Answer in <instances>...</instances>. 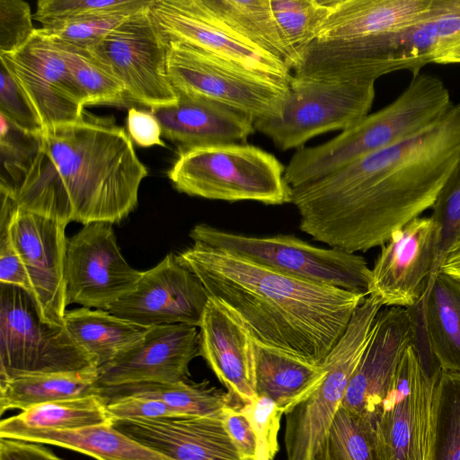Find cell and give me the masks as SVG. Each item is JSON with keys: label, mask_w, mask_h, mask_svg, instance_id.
<instances>
[{"label": "cell", "mask_w": 460, "mask_h": 460, "mask_svg": "<svg viewBox=\"0 0 460 460\" xmlns=\"http://www.w3.org/2000/svg\"><path fill=\"white\" fill-rule=\"evenodd\" d=\"M460 162V103L413 136L291 190L300 229L356 253L383 246L433 207Z\"/></svg>", "instance_id": "1"}, {"label": "cell", "mask_w": 460, "mask_h": 460, "mask_svg": "<svg viewBox=\"0 0 460 460\" xmlns=\"http://www.w3.org/2000/svg\"><path fill=\"white\" fill-rule=\"evenodd\" d=\"M175 257L254 341L317 367L324 365L367 297L296 279L199 243Z\"/></svg>", "instance_id": "2"}, {"label": "cell", "mask_w": 460, "mask_h": 460, "mask_svg": "<svg viewBox=\"0 0 460 460\" xmlns=\"http://www.w3.org/2000/svg\"><path fill=\"white\" fill-rule=\"evenodd\" d=\"M147 174L127 130L113 117L84 111L77 121L43 128L22 181L4 193L18 207L66 225H112L136 208Z\"/></svg>", "instance_id": "3"}, {"label": "cell", "mask_w": 460, "mask_h": 460, "mask_svg": "<svg viewBox=\"0 0 460 460\" xmlns=\"http://www.w3.org/2000/svg\"><path fill=\"white\" fill-rule=\"evenodd\" d=\"M453 103L439 78L421 73L413 75L388 105L323 144L297 149L285 166L284 179L293 190L328 176L421 131L439 119Z\"/></svg>", "instance_id": "4"}, {"label": "cell", "mask_w": 460, "mask_h": 460, "mask_svg": "<svg viewBox=\"0 0 460 460\" xmlns=\"http://www.w3.org/2000/svg\"><path fill=\"white\" fill-rule=\"evenodd\" d=\"M285 165L271 153L242 143L178 150L167 177L179 192L225 201L290 203Z\"/></svg>", "instance_id": "5"}, {"label": "cell", "mask_w": 460, "mask_h": 460, "mask_svg": "<svg viewBox=\"0 0 460 460\" xmlns=\"http://www.w3.org/2000/svg\"><path fill=\"white\" fill-rule=\"evenodd\" d=\"M193 243L220 250L303 280L367 296L371 270L356 253L320 248L294 235L257 237L224 231L207 224L190 232Z\"/></svg>", "instance_id": "6"}, {"label": "cell", "mask_w": 460, "mask_h": 460, "mask_svg": "<svg viewBox=\"0 0 460 460\" xmlns=\"http://www.w3.org/2000/svg\"><path fill=\"white\" fill-rule=\"evenodd\" d=\"M375 82H330L292 76L275 109L254 120L255 131L282 151L299 149L310 139L346 130L369 114Z\"/></svg>", "instance_id": "7"}, {"label": "cell", "mask_w": 460, "mask_h": 460, "mask_svg": "<svg viewBox=\"0 0 460 460\" xmlns=\"http://www.w3.org/2000/svg\"><path fill=\"white\" fill-rule=\"evenodd\" d=\"M98 368L65 326L44 321L23 288L0 283V381Z\"/></svg>", "instance_id": "8"}, {"label": "cell", "mask_w": 460, "mask_h": 460, "mask_svg": "<svg viewBox=\"0 0 460 460\" xmlns=\"http://www.w3.org/2000/svg\"><path fill=\"white\" fill-rule=\"evenodd\" d=\"M382 305L370 296L357 307L346 331L329 354L317 388L286 415L288 460H310L327 433L349 378L368 342Z\"/></svg>", "instance_id": "9"}, {"label": "cell", "mask_w": 460, "mask_h": 460, "mask_svg": "<svg viewBox=\"0 0 460 460\" xmlns=\"http://www.w3.org/2000/svg\"><path fill=\"white\" fill-rule=\"evenodd\" d=\"M168 43L167 73L177 95L208 99L256 120L272 112L289 85L191 45Z\"/></svg>", "instance_id": "10"}, {"label": "cell", "mask_w": 460, "mask_h": 460, "mask_svg": "<svg viewBox=\"0 0 460 460\" xmlns=\"http://www.w3.org/2000/svg\"><path fill=\"white\" fill-rule=\"evenodd\" d=\"M149 7L131 13L87 49L119 80L128 100L151 110L174 105L178 97L167 73L169 43Z\"/></svg>", "instance_id": "11"}, {"label": "cell", "mask_w": 460, "mask_h": 460, "mask_svg": "<svg viewBox=\"0 0 460 460\" xmlns=\"http://www.w3.org/2000/svg\"><path fill=\"white\" fill-rule=\"evenodd\" d=\"M439 376L425 370L414 343L406 348L376 427L381 460L430 459L433 396Z\"/></svg>", "instance_id": "12"}, {"label": "cell", "mask_w": 460, "mask_h": 460, "mask_svg": "<svg viewBox=\"0 0 460 460\" xmlns=\"http://www.w3.org/2000/svg\"><path fill=\"white\" fill-rule=\"evenodd\" d=\"M149 12L167 41L191 45L287 84L292 79L285 62L234 31L202 0H153Z\"/></svg>", "instance_id": "13"}, {"label": "cell", "mask_w": 460, "mask_h": 460, "mask_svg": "<svg viewBox=\"0 0 460 460\" xmlns=\"http://www.w3.org/2000/svg\"><path fill=\"white\" fill-rule=\"evenodd\" d=\"M143 271L122 256L111 224L94 222L67 238L65 279L66 304L108 310L131 292Z\"/></svg>", "instance_id": "14"}, {"label": "cell", "mask_w": 460, "mask_h": 460, "mask_svg": "<svg viewBox=\"0 0 460 460\" xmlns=\"http://www.w3.org/2000/svg\"><path fill=\"white\" fill-rule=\"evenodd\" d=\"M43 128L71 123L84 116V99L58 42L37 28L21 48L0 55Z\"/></svg>", "instance_id": "15"}, {"label": "cell", "mask_w": 460, "mask_h": 460, "mask_svg": "<svg viewBox=\"0 0 460 460\" xmlns=\"http://www.w3.org/2000/svg\"><path fill=\"white\" fill-rule=\"evenodd\" d=\"M439 228L431 217H416L382 246L371 270L367 296L382 306L411 308L438 275Z\"/></svg>", "instance_id": "16"}, {"label": "cell", "mask_w": 460, "mask_h": 460, "mask_svg": "<svg viewBox=\"0 0 460 460\" xmlns=\"http://www.w3.org/2000/svg\"><path fill=\"white\" fill-rule=\"evenodd\" d=\"M415 333L408 308L380 310L341 406L363 417L376 429L402 355L415 342Z\"/></svg>", "instance_id": "17"}, {"label": "cell", "mask_w": 460, "mask_h": 460, "mask_svg": "<svg viewBox=\"0 0 460 460\" xmlns=\"http://www.w3.org/2000/svg\"><path fill=\"white\" fill-rule=\"evenodd\" d=\"M208 295L199 279L169 253L142 272L135 288L108 312L134 324H187L199 327Z\"/></svg>", "instance_id": "18"}, {"label": "cell", "mask_w": 460, "mask_h": 460, "mask_svg": "<svg viewBox=\"0 0 460 460\" xmlns=\"http://www.w3.org/2000/svg\"><path fill=\"white\" fill-rule=\"evenodd\" d=\"M66 223L16 207L9 224L13 245L29 276L41 318L65 326Z\"/></svg>", "instance_id": "19"}, {"label": "cell", "mask_w": 460, "mask_h": 460, "mask_svg": "<svg viewBox=\"0 0 460 460\" xmlns=\"http://www.w3.org/2000/svg\"><path fill=\"white\" fill-rule=\"evenodd\" d=\"M199 356V332L187 324L147 328L136 343L98 367L99 386L130 383H176L190 377L189 365Z\"/></svg>", "instance_id": "20"}, {"label": "cell", "mask_w": 460, "mask_h": 460, "mask_svg": "<svg viewBox=\"0 0 460 460\" xmlns=\"http://www.w3.org/2000/svg\"><path fill=\"white\" fill-rule=\"evenodd\" d=\"M112 426L171 460H243L222 417L172 416L118 420Z\"/></svg>", "instance_id": "21"}, {"label": "cell", "mask_w": 460, "mask_h": 460, "mask_svg": "<svg viewBox=\"0 0 460 460\" xmlns=\"http://www.w3.org/2000/svg\"><path fill=\"white\" fill-rule=\"evenodd\" d=\"M202 356L227 389L233 407L255 397L252 339L243 324L219 302L209 297L199 325Z\"/></svg>", "instance_id": "22"}, {"label": "cell", "mask_w": 460, "mask_h": 460, "mask_svg": "<svg viewBox=\"0 0 460 460\" xmlns=\"http://www.w3.org/2000/svg\"><path fill=\"white\" fill-rule=\"evenodd\" d=\"M460 44V0H433L426 15L398 31L380 34L386 74L413 75Z\"/></svg>", "instance_id": "23"}, {"label": "cell", "mask_w": 460, "mask_h": 460, "mask_svg": "<svg viewBox=\"0 0 460 460\" xmlns=\"http://www.w3.org/2000/svg\"><path fill=\"white\" fill-rule=\"evenodd\" d=\"M174 105L151 109L163 137L178 150L245 141L255 132L254 120L213 101L177 95Z\"/></svg>", "instance_id": "24"}, {"label": "cell", "mask_w": 460, "mask_h": 460, "mask_svg": "<svg viewBox=\"0 0 460 460\" xmlns=\"http://www.w3.org/2000/svg\"><path fill=\"white\" fill-rule=\"evenodd\" d=\"M432 3L433 0H332L331 12L316 39H349L398 31L423 18Z\"/></svg>", "instance_id": "25"}, {"label": "cell", "mask_w": 460, "mask_h": 460, "mask_svg": "<svg viewBox=\"0 0 460 460\" xmlns=\"http://www.w3.org/2000/svg\"><path fill=\"white\" fill-rule=\"evenodd\" d=\"M0 438L64 447L96 460H171L129 438L111 423L57 430L25 427L7 418L0 422Z\"/></svg>", "instance_id": "26"}, {"label": "cell", "mask_w": 460, "mask_h": 460, "mask_svg": "<svg viewBox=\"0 0 460 460\" xmlns=\"http://www.w3.org/2000/svg\"><path fill=\"white\" fill-rule=\"evenodd\" d=\"M255 395L272 400L284 414L310 395L323 379L325 367H317L252 340Z\"/></svg>", "instance_id": "27"}, {"label": "cell", "mask_w": 460, "mask_h": 460, "mask_svg": "<svg viewBox=\"0 0 460 460\" xmlns=\"http://www.w3.org/2000/svg\"><path fill=\"white\" fill-rule=\"evenodd\" d=\"M421 299L431 355L441 371L460 375V283L439 271Z\"/></svg>", "instance_id": "28"}, {"label": "cell", "mask_w": 460, "mask_h": 460, "mask_svg": "<svg viewBox=\"0 0 460 460\" xmlns=\"http://www.w3.org/2000/svg\"><path fill=\"white\" fill-rule=\"evenodd\" d=\"M97 394L105 404L128 396L159 401L177 416L222 417L224 410L233 406L229 394L211 386L208 381L140 382L100 386Z\"/></svg>", "instance_id": "29"}, {"label": "cell", "mask_w": 460, "mask_h": 460, "mask_svg": "<svg viewBox=\"0 0 460 460\" xmlns=\"http://www.w3.org/2000/svg\"><path fill=\"white\" fill-rule=\"evenodd\" d=\"M98 368L27 375L0 381V413L22 411L45 402L97 394Z\"/></svg>", "instance_id": "30"}, {"label": "cell", "mask_w": 460, "mask_h": 460, "mask_svg": "<svg viewBox=\"0 0 460 460\" xmlns=\"http://www.w3.org/2000/svg\"><path fill=\"white\" fill-rule=\"evenodd\" d=\"M64 323L75 341L93 358L97 367L138 341L147 330L106 310L88 307L66 311Z\"/></svg>", "instance_id": "31"}, {"label": "cell", "mask_w": 460, "mask_h": 460, "mask_svg": "<svg viewBox=\"0 0 460 460\" xmlns=\"http://www.w3.org/2000/svg\"><path fill=\"white\" fill-rule=\"evenodd\" d=\"M222 22L246 40L282 60L291 70L296 57L275 21L270 0H202Z\"/></svg>", "instance_id": "32"}, {"label": "cell", "mask_w": 460, "mask_h": 460, "mask_svg": "<svg viewBox=\"0 0 460 460\" xmlns=\"http://www.w3.org/2000/svg\"><path fill=\"white\" fill-rule=\"evenodd\" d=\"M310 460H381L375 427L340 406Z\"/></svg>", "instance_id": "33"}, {"label": "cell", "mask_w": 460, "mask_h": 460, "mask_svg": "<svg viewBox=\"0 0 460 460\" xmlns=\"http://www.w3.org/2000/svg\"><path fill=\"white\" fill-rule=\"evenodd\" d=\"M8 419L29 428L57 430L111 423L106 404L98 394L41 403Z\"/></svg>", "instance_id": "34"}, {"label": "cell", "mask_w": 460, "mask_h": 460, "mask_svg": "<svg viewBox=\"0 0 460 460\" xmlns=\"http://www.w3.org/2000/svg\"><path fill=\"white\" fill-rule=\"evenodd\" d=\"M55 40L82 93L84 106L126 104L128 99L122 84L89 49Z\"/></svg>", "instance_id": "35"}, {"label": "cell", "mask_w": 460, "mask_h": 460, "mask_svg": "<svg viewBox=\"0 0 460 460\" xmlns=\"http://www.w3.org/2000/svg\"><path fill=\"white\" fill-rule=\"evenodd\" d=\"M429 460H460V375L441 371L436 384Z\"/></svg>", "instance_id": "36"}, {"label": "cell", "mask_w": 460, "mask_h": 460, "mask_svg": "<svg viewBox=\"0 0 460 460\" xmlns=\"http://www.w3.org/2000/svg\"><path fill=\"white\" fill-rule=\"evenodd\" d=\"M332 4V0H270L279 30L296 58L317 38Z\"/></svg>", "instance_id": "37"}, {"label": "cell", "mask_w": 460, "mask_h": 460, "mask_svg": "<svg viewBox=\"0 0 460 460\" xmlns=\"http://www.w3.org/2000/svg\"><path fill=\"white\" fill-rule=\"evenodd\" d=\"M0 191L12 193L22 181L39 147V134L27 133L0 114Z\"/></svg>", "instance_id": "38"}, {"label": "cell", "mask_w": 460, "mask_h": 460, "mask_svg": "<svg viewBox=\"0 0 460 460\" xmlns=\"http://www.w3.org/2000/svg\"><path fill=\"white\" fill-rule=\"evenodd\" d=\"M153 0H40L33 18L50 26L93 15L134 13L151 5Z\"/></svg>", "instance_id": "39"}, {"label": "cell", "mask_w": 460, "mask_h": 460, "mask_svg": "<svg viewBox=\"0 0 460 460\" xmlns=\"http://www.w3.org/2000/svg\"><path fill=\"white\" fill-rule=\"evenodd\" d=\"M131 13H133L93 15L59 24L40 26L39 29L58 41L90 48L102 40Z\"/></svg>", "instance_id": "40"}, {"label": "cell", "mask_w": 460, "mask_h": 460, "mask_svg": "<svg viewBox=\"0 0 460 460\" xmlns=\"http://www.w3.org/2000/svg\"><path fill=\"white\" fill-rule=\"evenodd\" d=\"M432 208V219L439 228L437 266L460 233V162L441 190Z\"/></svg>", "instance_id": "41"}, {"label": "cell", "mask_w": 460, "mask_h": 460, "mask_svg": "<svg viewBox=\"0 0 460 460\" xmlns=\"http://www.w3.org/2000/svg\"><path fill=\"white\" fill-rule=\"evenodd\" d=\"M250 420L257 441L256 460H273L279 451L278 433L282 411L268 397L256 396L238 408Z\"/></svg>", "instance_id": "42"}, {"label": "cell", "mask_w": 460, "mask_h": 460, "mask_svg": "<svg viewBox=\"0 0 460 460\" xmlns=\"http://www.w3.org/2000/svg\"><path fill=\"white\" fill-rule=\"evenodd\" d=\"M0 194V283L20 287L31 296L29 276L9 234V224L17 205L6 193Z\"/></svg>", "instance_id": "43"}, {"label": "cell", "mask_w": 460, "mask_h": 460, "mask_svg": "<svg viewBox=\"0 0 460 460\" xmlns=\"http://www.w3.org/2000/svg\"><path fill=\"white\" fill-rule=\"evenodd\" d=\"M31 7L22 0H0V55L15 51L35 33Z\"/></svg>", "instance_id": "44"}, {"label": "cell", "mask_w": 460, "mask_h": 460, "mask_svg": "<svg viewBox=\"0 0 460 460\" xmlns=\"http://www.w3.org/2000/svg\"><path fill=\"white\" fill-rule=\"evenodd\" d=\"M0 82V114L23 131L40 134L43 127L39 117L2 64Z\"/></svg>", "instance_id": "45"}, {"label": "cell", "mask_w": 460, "mask_h": 460, "mask_svg": "<svg viewBox=\"0 0 460 460\" xmlns=\"http://www.w3.org/2000/svg\"><path fill=\"white\" fill-rule=\"evenodd\" d=\"M106 409L111 421L177 416L162 402L133 396L111 402L106 404Z\"/></svg>", "instance_id": "46"}, {"label": "cell", "mask_w": 460, "mask_h": 460, "mask_svg": "<svg viewBox=\"0 0 460 460\" xmlns=\"http://www.w3.org/2000/svg\"><path fill=\"white\" fill-rule=\"evenodd\" d=\"M222 419L243 460H256V436L248 417L238 408L227 407L223 411Z\"/></svg>", "instance_id": "47"}, {"label": "cell", "mask_w": 460, "mask_h": 460, "mask_svg": "<svg viewBox=\"0 0 460 460\" xmlns=\"http://www.w3.org/2000/svg\"><path fill=\"white\" fill-rule=\"evenodd\" d=\"M127 132L137 146L150 147L165 146L162 140V127L151 111L130 108L126 119Z\"/></svg>", "instance_id": "48"}, {"label": "cell", "mask_w": 460, "mask_h": 460, "mask_svg": "<svg viewBox=\"0 0 460 460\" xmlns=\"http://www.w3.org/2000/svg\"><path fill=\"white\" fill-rule=\"evenodd\" d=\"M0 460H63L42 444L0 438Z\"/></svg>", "instance_id": "49"}, {"label": "cell", "mask_w": 460, "mask_h": 460, "mask_svg": "<svg viewBox=\"0 0 460 460\" xmlns=\"http://www.w3.org/2000/svg\"><path fill=\"white\" fill-rule=\"evenodd\" d=\"M439 271L460 283V233L446 252Z\"/></svg>", "instance_id": "50"}, {"label": "cell", "mask_w": 460, "mask_h": 460, "mask_svg": "<svg viewBox=\"0 0 460 460\" xmlns=\"http://www.w3.org/2000/svg\"><path fill=\"white\" fill-rule=\"evenodd\" d=\"M436 64H460V44L448 51Z\"/></svg>", "instance_id": "51"}]
</instances>
